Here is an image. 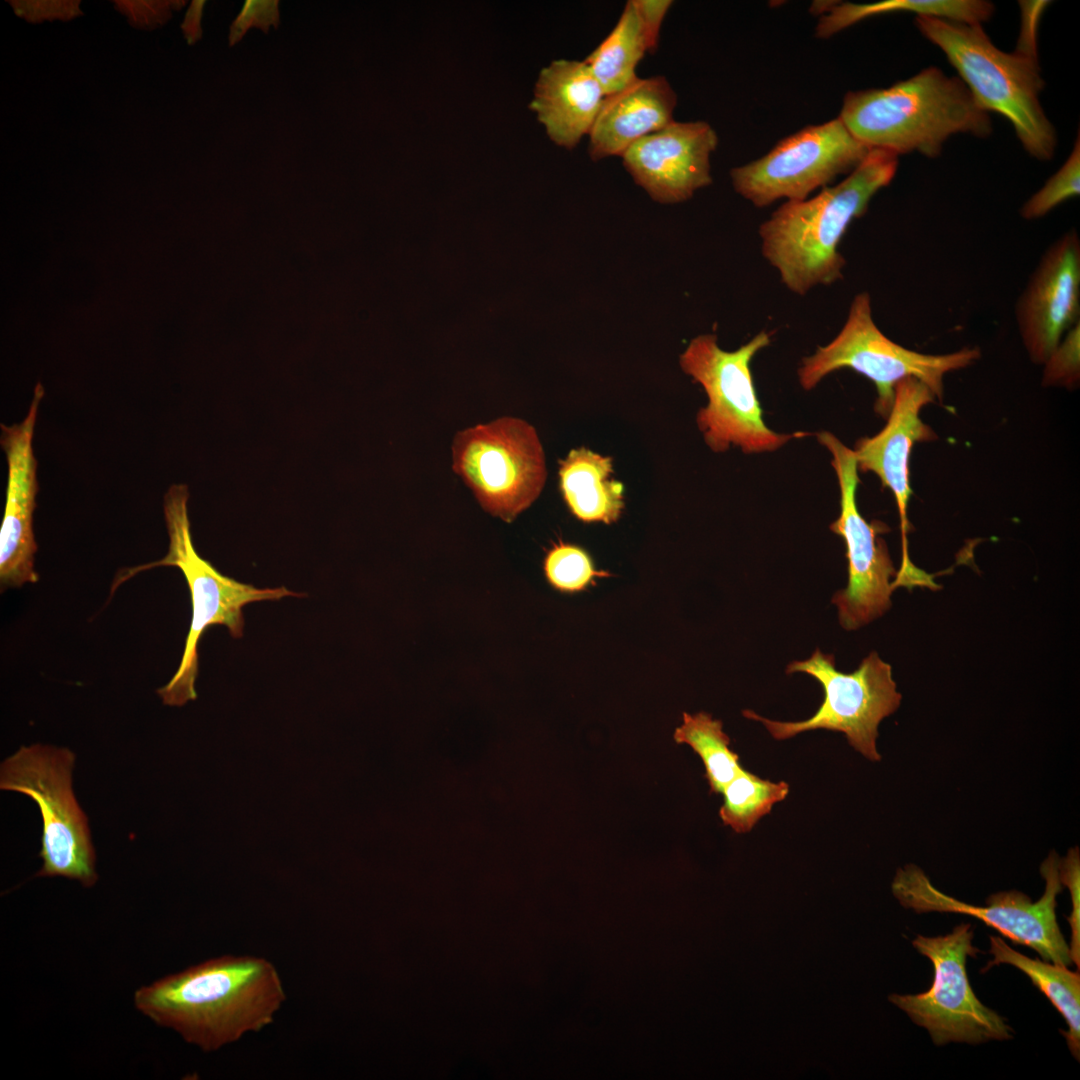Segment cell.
Instances as JSON below:
<instances>
[{"instance_id":"4dcf8cb0","label":"cell","mask_w":1080,"mask_h":1080,"mask_svg":"<svg viewBox=\"0 0 1080 1080\" xmlns=\"http://www.w3.org/2000/svg\"><path fill=\"white\" fill-rule=\"evenodd\" d=\"M278 6L279 1L276 0H246L230 26V46L239 42L252 27L259 28L265 33L268 32L270 26L278 27Z\"/></svg>"},{"instance_id":"4316f807","label":"cell","mask_w":1080,"mask_h":1080,"mask_svg":"<svg viewBox=\"0 0 1080 1080\" xmlns=\"http://www.w3.org/2000/svg\"><path fill=\"white\" fill-rule=\"evenodd\" d=\"M544 572L548 582L561 592L573 593L595 584L596 578L610 576L607 571L596 570L592 559L580 547L558 541L547 552Z\"/></svg>"},{"instance_id":"8992f818","label":"cell","mask_w":1080,"mask_h":1080,"mask_svg":"<svg viewBox=\"0 0 1080 1080\" xmlns=\"http://www.w3.org/2000/svg\"><path fill=\"white\" fill-rule=\"evenodd\" d=\"M979 357L978 348L931 355L895 343L877 327L872 317L870 295L861 292L854 296L837 336L802 359L798 378L803 389L811 390L830 373L842 368L852 369L875 385V410L887 418L895 387L901 380L908 377L920 380L941 401L945 374L965 368Z\"/></svg>"},{"instance_id":"cb8c5ba5","label":"cell","mask_w":1080,"mask_h":1080,"mask_svg":"<svg viewBox=\"0 0 1080 1080\" xmlns=\"http://www.w3.org/2000/svg\"><path fill=\"white\" fill-rule=\"evenodd\" d=\"M649 52L634 0L626 2L617 24L584 60L604 95L616 93L636 79V67Z\"/></svg>"},{"instance_id":"30bf717a","label":"cell","mask_w":1080,"mask_h":1080,"mask_svg":"<svg viewBox=\"0 0 1080 1080\" xmlns=\"http://www.w3.org/2000/svg\"><path fill=\"white\" fill-rule=\"evenodd\" d=\"M453 470L482 508L512 522L540 495L547 476L536 430L515 417H501L456 434Z\"/></svg>"},{"instance_id":"1f68e13d","label":"cell","mask_w":1080,"mask_h":1080,"mask_svg":"<svg viewBox=\"0 0 1080 1080\" xmlns=\"http://www.w3.org/2000/svg\"><path fill=\"white\" fill-rule=\"evenodd\" d=\"M185 1H115L116 7L126 14L133 26L151 29L162 25L171 16V9L183 6Z\"/></svg>"},{"instance_id":"7a4b0ae2","label":"cell","mask_w":1080,"mask_h":1080,"mask_svg":"<svg viewBox=\"0 0 1080 1080\" xmlns=\"http://www.w3.org/2000/svg\"><path fill=\"white\" fill-rule=\"evenodd\" d=\"M897 168L896 154L871 149L844 180L814 197L786 201L760 225L761 253L789 291L803 296L843 278L846 261L838 246L853 220L891 183Z\"/></svg>"},{"instance_id":"f546056e","label":"cell","mask_w":1080,"mask_h":1080,"mask_svg":"<svg viewBox=\"0 0 1080 1080\" xmlns=\"http://www.w3.org/2000/svg\"><path fill=\"white\" fill-rule=\"evenodd\" d=\"M1059 870L1062 884L1070 891L1072 910L1067 918L1071 927V940L1069 944L1070 956L1073 964L1079 969L1080 966V861L1077 848L1070 849L1067 856L1060 860Z\"/></svg>"},{"instance_id":"ac0fdd59","label":"cell","mask_w":1080,"mask_h":1080,"mask_svg":"<svg viewBox=\"0 0 1080 1080\" xmlns=\"http://www.w3.org/2000/svg\"><path fill=\"white\" fill-rule=\"evenodd\" d=\"M935 396L920 380L908 377L895 387L894 401L885 427L875 436L860 439L853 449L858 470L873 472L894 495L902 531V548L908 547L907 507L911 496L909 458L916 442L932 440L933 431L919 417Z\"/></svg>"},{"instance_id":"277c9868","label":"cell","mask_w":1080,"mask_h":1080,"mask_svg":"<svg viewBox=\"0 0 1080 1080\" xmlns=\"http://www.w3.org/2000/svg\"><path fill=\"white\" fill-rule=\"evenodd\" d=\"M916 27L955 68L977 104L1006 118L1026 152L1053 158L1057 136L1040 103L1038 57L996 47L980 24L916 17Z\"/></svg>"},{"instance_id":"83f0119b","label":"cell","mask_w":1080,"mask_h":1080,"mask_svg":"<svg viewBox=\"0 0 1080 1080\" xmlns=\"http://www.w3.org/2000/svg\"><path fill=\"white\" fill-rule=\"evenodd\" d=\"M1079 192L1080 141L1078 136L1072 152L1062 167L1023 204L1020 216L1025 220L1042 218L1063 202L1077 197Z\"/></svg>"},{"instance_id":"8fae6325","label":"cell","mask_w":1080,"mask_h":1080,"mask_svg":"<svg viewBox=\"0 0 1080 1080\" xmlns=\"http://www.w3.org/2000/svg\"><path fill=\"white\" fill-rule=\"evenodd\" d=\"M970 923H961L942 936L918 935L912 944L934 967L931 987L919 994H891L889 1001L924 1027L935 1045L950 1042L981 1044L1013 1038L1005 1019L975 995L966 971V960L979 949L973 946Z\"/></svg>"},{"instance_id":"d4e9b609","label":"cell","mask_w":1080,"mask_h":1080,"mask_svg":"<svg viewBox=\"0 0 1080 1080\" xmlns=\"http://www.w3.org/2000/svg\"><path fill=\"white\" fill-rule=\"evenodd\" d=\"M673 739L678 744L690 746L701 758L710 793H722L744 769L739 755L730 748V738L723 731L722 722L708 713H683V722L676 728Z\"/></svg>"},{"instance_id":"6da1fadb","label":"cell","mask_w":1080,"mask_h":1080,"mask_svg":"<svg viewBox=\"0 0 1080 1080\" xmlns=\"http://www.w3.org/2000/svg\"><path fill=\"white\" fill-rule=\"evenodd\" d=\"M286 1000L264 957L222 955L138 988L139 1012L188 1044L214 1052L269 1026Z\"/></svg>"},{"instance_id":"9a60e30c","label":"cell","mask_w":1080,"mask_h":1080,"mask_svg":"<svg viewBox=\"0 0 1080 1080\" xmlns=\"http://www.w3.org/2000/svg\"><path fill=\"white\" fill-rule=\"evenodd\" d=\"M1015 319L1030 359L1043 364L1080 322V239L1070 230L1042 254L1015 305Z\"/></svg>"},{"instance_id":"f1b7e54d","label":"cell","mask_w":1080,"mask_h":1080,"mask_svg":"<svg viewBox=\"0 0 1080 1080\" xmlns=\"http://www.w3.org/2000/svg\"><path fill=\"white\" fill-rule=\"evenodd\" d=\"M1080 322L1074 325L1050 354L1045 365L1043 384L1074 387L1079 381Z\"/></svg>"},{"instance_id":"e575fe53","label":"cell","mask_w":1080,"mask_h":1080,"mask_svg":"<svg viewBox=\"0 0 1080 1080\" xmlns=\"http://www.w3.org/2000/svg\"><path fill=\"white\" fill-rule=\"evenodd\" d=\"M647 37L648 49L653 53L657 49L662 22L672 6L671 0H634Z\"/></svg>"},{"instance_id":"484cf974","label":"cell","mask_w":1080,"mask_h":1080,"mask_svg":"<svg viewBox=\"0 0 1080 1080\" xmlns=\"http://www.w3.org/2000/svg\"><path fill=\"white\" fill-rule=\"evenodd\" d=\"M788 793V783L763 779L743 769L723 789L719 816L736 833H748Z\"/></svg>"},{"instance_id":"d6986e66","label":"cell","mask_w":1080,"mask_h":1080,"mask_svg":"<svg viewBox=\"0 0 1080 1080\" xmlns=\"http://www.w3.org/2000/svg\"><path fill=\"white\" fill-rule=\"evenodd\" d=\"M677 95L666 77H637L620 91L604 97L589 132L592 160L622 154L636 141L673 119Z\"/></svg>"},{"instance_id":"ffe728a7","label":"cell","mask_w":1080,"mask_h":1080,"mask_svg":"<svg viewBox=\"0 0 1080 1080\" xmlns=\"http://www.w3.org/2000/svg\"><path fill=\"white\" fill-rule=\"evenodd\" d=\"M604 97L584 60L560 59L540 71L529 107L554 143L573 149L589 134Z\"/></svg>"},{"instance_id":"5b68a950","label":"cell","mask_w":1080,"mask_h":1080,"mask_svg":"<svg viewBox=\"0 0 1080 1080\" xmlns=\"http://www.w3.org/2000/svg\"><path fill=\"white\" fill-rule=\"evenodd\" d=\"M189 490L184 484H173L163 498L169 547L160 560L122 570L113 582L112 592L122 582L144 570L159 566H174L183 573L191 596L192 618L183 655L171 680L157 690L163 703L183 706L197 698L195 681L198 676V645L203 633L214 625H224L234 638H241L244 629L242 609L258 601H275L287 596L303 597L284 586L257 588L220 573L202 558L193 545L188 517Z\"/></svg>"},{"instance_id":"d590c367","label":"cell","mask_w":1080,"mask_h":1080,"mask_svg":"<svg viewBox=\"0 0 1080 1080\" xmlns=\"http://www.w3.org/2000/svg\"><path fill=\"white\" fill-rule=\"evenodd\" d=\"M205 1H192L181 25L182 31L189 44L195 43L202 34L200 20Z\"/></svg>"},{"instance_id":"52a82bcc","label":"cell","mask_w":1080,"mask_h":1080,"mask_svg":"<svg viewBox=\"0 0 1080 1080\" xmlns=\"http://www.w3.org/2000/svg\"><path fill=\"white\" fill-rule=\"evenodd\" d=\"M75 754L66 747L21 746L0 766V788L25 794L42 817L37 877H65L84 887L98 879L88 819L72 790Z\"/></svg>"},{"instance_id":"e0dca14e","label":"cell","mask_w":1080,"mask_h":1080,"mask_svg":"<svg viewBox=\"0 0 1080 1080\" xmlns=\"http://www.w3.org/2000/svg\"><path fill=\"white\" fill-rule=\"evenodd\" d=\"M718 137L705 121H672L632 144L623 166L649 196L663 204L688 200L712 183L710 156Z\"/></svg>"},{"instance_id":"603a6c76","label":"cell","mask_w":1080,"mask_h":1080,"mask_svg":"<svg viewBox=\"0 0 1080 1080\" xmlns=\"http://www.w3.org/2000/svg\"><path fill=\"white\" fill-rule=\"evenodd\" d=\"M899 12L982 25L992 17L994 5L983 0H883L863 4L834 2L819 19L816 36L829 38L866 18Z\"/></svg>"},{"instance_id":"2e32d148","label":"cell","mask_w":1080,"mask_h":1080,"mask_svg":"<svg viewBox=\"0 0 1080 1080\" xmlns=\"http://www.w3.org/2000/svg\"><path fill=\"white\" fill-rule=\"evenodd\" d=\"M44 394V387L38 382L26 417L20 423L0 425V444L8 467L5 509L0 528L2 590L35 583L39 579L34 567L37 544L33 514L37 506L38 481L32 442L38 408Z\"/></svg>"},{"instance_id":"ba28073f","label":"cell","mask_w":1080,"mask_h":1080,"mask_svg":"<svg viewBox=\"0 0 1080 1080\" xmlns=\"http://www.w3.org/2000/svg\"><path fill=\"white\" fill-rule=\"evenodd\" d=\"M771 343L766 331L756 334L734 351L718 346L714 334H702L690 341L680 355L681 369L699 383L708 403L696 422L708 447L724 452L731 446L744 453L774 451L794 437L808 433L781 434L769 429L754 386L750 363Z\"/></svg>"},{"instance_id":"5bb4252c","label":"cell","mask_w":1080,"mask_h":1080,"mask_svg":"<svg viewBox=\"0 0 1080 1080\" xmlns=\"http://www.w3.org/2000/svg\"><path fill=\"white\" fill-rule=\"evenodd\" d=\"M817 439L830 452L837 475L840 514L830 530L844 540L848 561L847 586L833 595L832 603L838 608L841 626L855 630L891 607L892 582L897 571L885 541L879 536L887 527L878 521L868 523L857 508L859 470L853 449L827 431L818 433Z\"/></svg>"},{"instance_id":"9c48e42d","label":"cell","mask_w":1080,"mask_h":1080,"mask_svg":"<svg viewBox=\"0 0 1080 1080\" xmlns=\"http://www.w3.org/2000/svg\"><path fill=\"white\" fill-rule=\"evenodd\" d=\"M795 672L812 676L823 688V702L810 718L795 722L775 721L751 710H744L743 715L761 722L776 740L817 729L844 733L856 751L871 761H879L878 726L898 709L902 699L890 664L873 651L855 671L844 673L836 669L832 654H824L817 648L810 658L793 661L786 667L787 674Z\"/></svg>"},{"instance_id":"3957f363","label":"cell","mask_w":1080,"mask_h":1080,"mask_svg":"<svg viewBox=\"0 0 1080 1080\" xmlns=\"http://www.w3.org/2000/svg\"><path fill=\"white\" fill-rule=\"evenodd\" d=\"M838 117L870 149L897 156L919 152L934 158L952 135L986 138L992 132L989 113L960 78L937 67L887 88L849 91Z\"/></svg>"},{"instance_id":"7c38bea8","label":"cell","mask_w":1080,"mask_h":1080,"mask_svg":"<svg viewBox=\"0 0 1080 1080\" xmlns=\"http://www.w3.org/2000/svg\"><path fill=\"white\" fill-rule=\"evenodd\" d=\"M1059 862V857L1052 851L1041 864L1045 890L1036 902L1023 892L1010 890L991 894L986 899V906L971 905L938 890L924 871L914 864L897 870L891 888L904 908L917 913L973 916L1013 943L1030 947L1044 960L1069 967L1073 964L1069 945L1056 919V898L1064 886Z\"/></svg>"},{"instance_id":"44dd1931","label":"cell","mask_w":1080,"mask_h":1080,"mask_svg":"<svg viewBox=\"0 0 1080 1080\" xmlns=\"http://www.w3.org/2000/svg\"><path fill=\"white\" fill-rule=\"evenodd\" d=\"M612 459L587 448L560 461V489L571 513L584 522L610 524L624 508L623 485L612 478Z\"/></svg>"},{"instance_id":"7402d4cb","label":"cell","mask_w":1080,"mask_h":1080,"mask_svg":"<svg viewBox=\"0 0 1080 1080\" xmlns=\"http://www.w3.org/2000/svg\"><path fill=\"white\" fill-rule=\"evenodd\" d=\"M989 953L993 959L982 972L992 966L1008 964L1027 975L1064 1017L1068 1029L1059 1030L1076 1060L1080 1058V974L1068 967L1029 958L1012 949L1002 938L990 936Z\"/></svg>"},{"instance_id":"d6a6232c","label":"cell","mask_w":1080,"mask_h":1080,"mask_svg":"<svg viewBox=\"0 0 1080 1080\" xmlns=\"http://www.w3.org/2000/svg\"><path fill=\"white\" fill-rule=\"evenodd\" d=\"M11 3L16 14L30 22L55 18L67 20L81 14L79 1H13Z\"/></svg>"},{"instance_id":"4fadbf2b","label":"cell","mask_w":1080,"mask_h":1080,"mask_svg":"<svg viewBox=\"0 0 1080 1080\" xmlns=\"http://www.w3.org/2000/svg\"><path fill=\"white\" fill-rule=\"evenodd\" d=\"M870 150L837 117L782 139L764 156L731 169L730 177L739 195L763 208L780 199L808 198L852 173Z\"/></svg>"},{"instance_id":"836d02e7","label":"cell","mask_w":1080,"mask_h":1080,"mask_svg":"<svg viewBox=\"0 0 1080 1080\" xmlns=\"http://www.w3.org/2000/svg\"><path fill=\"white\" fill-rule=\"evenodd\" d=\"M1049 1H1020L1021 24L1016 50L1037 57V31Z\"/></svg>"}]
</instances>
